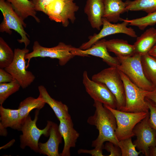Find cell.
<instances>
[{"instance_id":"5bb4252c","label":"cell","mask_w":156,"mask_h":156,"mask_svg":"<svg viewBox=\"0 0 156 156\" xmlns=\"http://www.w3.org/2000/svg\"><path fill=\"white\" fill-rule=\"evenodd\" d=\"M106 40L105 39L99 40L90 48L84 50L75 48L71 52L75 56L85 57L91 55L99 57L110 67H117L120 64L119 61L116 57H112L109 53L105 44Z\"/></svg>"},{"instance_id":"4dcf8cb0","label":"cell","mask_w":156,"mask_h":156,"mask_svg":"<svg viewBox=\"0 0 156 156\" xmlns=\"http://www.w3.org/2000/svg\"><path fill=\"white\" fill-rule=\"evenodd\" d=\"M145 100L150 111L148 123L151 127L156 131V106L150 99L146 98Z\"/></svg>"},{"instance_id":"836d02e7","label":"cell","mask_w":156,"mask_h":156,"mask_svg":"<svg viewBox=\"0 0 156 156\" xmlns=\"http://www.w3.org/2000/svg\"><path fill=\"white\" fill-rule=\"evenodd\" d=\"M15 79L4 68H0V83L11 82Z\"/></svg>"},{"instance_id":"30bf717a","label":"cell","mask_w":156,"mask_h":156,"mask_svg":"<svg viewBox=\"0 0 156 156\" xmlns=\"http://www.w3.org/2000/svg\"><path fill=\"white\" fill-rule=\"evenodd\" d=\"M29 51L25 47L22 49H15L13 62L9 66L4 68L18 81L23 89L30 85L35 79L32 73L27 70L25 57Z\"/></svg>"},{"instance_id":"ac0fdd59","label":"cell","mask_w":156,"mask_h":156,"mask_svg":"<svg viewBox=\"0 0 156 156\" xmlns=\"http://www.w3.org/2000/svg\"><path fill=\"white\" fill-rule=\"evenodd\" d=\"M156 42V29L150 28L138 37L133 45L135 54L141 56L148 53Z\"/></svg>"},{"instance_id":"4fadbf2b","label":"cell","mask_w":156,"mask_h":156,"mask_svg":"<svg viewBox=\"0 0 156 156\" xmlns=\"http://www.w3.org/2000/svg\"><path fill=\"white\" fill-rule=\"evenodd\" d=\"M149 112L146 116L137 124L133 132L136 137L133 143L141 153L149 156L150 148L156 146V131L150 125L148 119Z\"/></svg>"},{"instance_id":"1f68e13d","label":"cell","mask_w":156,"mask_h":156,"mask_svg":"<svg viewBox=\"0 0 156 156\" xmlns=\"http://www.w3.org/2000/svg\"><path fill=\"white\" fill-rule=\"evenodd\" d=\"M33 4L36 11L45 13V9L54 0H30Z\"/></svg>"},{"instance_id":"484cf974","label":"cell","mask_w":156,"mask_h":156,"mask_svg":"<svg viewBox=\"0 0 156 156\" xmlns=\"http://www.w3.org/2000/svg\"><path fill=\"white\" fill-rule=\"evenodd\" d=\"M125 2L127 12L143 11L148 14L156 11V0H127Z\"/></svg>"},{"instance_id":"52a82bcc","label":"cell","mask_w":156,"mask_h":156,"mask_svg":"<svg viewBox=\"0 0 156 156\" xmlns=\"http://www.w3.org/2000/svg\"><path fill=\"white\" fill-rule=\"evenodd\" d=\"M119 72L124 84L126 98V105L122 111L132 113L148 112L145 100L147 91L138 87L124 73L120 70Z\"/></svg>"},{"instance_id":"9a60e30c","label":"cell","mask_w":156,"mask_h":156,"mask_svg":"<svg viewBox=\"0 0 156 156\" xmlns=\"http://www.w3.org/2000/svg\"><path fill=\"white\" fill-rule=\"evenodd\" d=\"M59 121V130L64 141L63 149L60 156H70V148L75 146L79 134L74 128L71 118L62 119Z\"/></svg>"},{"instance_id":"f1b7e54d","label":"cell","mask_w":156,"mask_h":156,"mask_svg":"<svg viewBox=\"0 0 156 156\" xmlns=\"http://www.w3.org/2000/svg\"><path fill=\"white\" fill-rule=\"evenodd\" d=\"M129 25L135 26L141 30H144L149 26H153L156 23V11L148 14L140 18L131 20L126 19Z\"/></svg>"},{"instance_id":"f546056e","label":"cell","mask_w":156,"mask_h":156,"mask_svg":"<svg viewBox=\"0 0 156 156\" xmlns=\"http://www.w3.org/2000/svg\"><path fill=\"white\" fill-rule=\"evenodd\" d=\"M131 138L119 141L118 146L121 150L122 156H138L141 153L136 151V146L133 143Z\"/></svg>"},{"instance_id":"5b68a950","label":"cell","mask_w":156,"mask_h":156,"mask_svg":"<svg viewBox=\"0 0 156 156\" xmlns=\"http://www.w3.org/2000/svg\"><path fill=\"white\" fill-rule=\"evenodd\" d=\"M75 47L71 45L66 44L60 42L55 46L47 47L41 46L37 41L33 43L32 52L26 54L25 60H27V68L29 67V62L33 58L37 57H49L57 59L58 60L59 64L63 66L75 56L71 51Z\"/></svg>"},{"instance_id":"603a6c76","label":"cell","mask_w":156,"mask_h":156,"mask_svg":"<svg viewBox=\"0 0 156 156\" xmlns=\"http://www.w3.org/2000/svg\"><path fill=\"white\" fill-rule=\"evenodd\" d=\"M105 44L109 52L114 53L116 56H130L135 54L133 45L121 39H113L106 40Z\"/></svg>"},{"instance_id":"d590c367","label":"cell","mask_w":156,"mask_h":156,"mask_svg":"<svg viewBox=\"0 0 156 156\" xmlns=\"http://www.w3.org/2000/svg\"><path fill=\"white\" fill-rule=\"evenodd\" d=\"M146 98L152 101L156 106V87H155L153 90L150 92L147 91Z\"/></svg>"},{"instance_id":"d6986e66","label":"cell","mask_w":156,"mask_h":156,"mask_svg":"<svg viewBox=\"0 0 156 156\" xmlns=\"http://www.w3.org/2000/svg\"><path fill=\"white\" fill-rule=\"evenodd\" d=\"M40 96L46 103L50 107L59 120L62 119L71 118L69 113L68 106L61 101L52 98L48 93L46 88L43 85L38 86Z\"/></svg>"},{"instance_id":"3957f363","label":"cell","mask_w":156,"mask_h":156,"mask_svg":"<svg viewBox=\"0 0 156 156\" xmlns=\"http://www.w3.org/2000/svg\"><path fill=\"white\" fill-rule=\"evenodd\" d=\"M0 10L3 16V21L0 24V32L12 34L11 29L17 32L21 38L17 40L21 44L23 43L27 48L30 43L29 35L25 30L27 24L15 12L11 4L5 0H0Z\"/></svg>"},{"instance_id":"cb8c5ba5","label":"cell","mask_w":156,"mask_h":156,"mask_svg":"<svg viewBox=\"0 0 156 156\" xmlns=\"http://www.w3.org/2000/svg\"><path fill=\"white\" fill-rule=\"evenodd\" d=\"M46 103L39 96L37 98L28 97L21 101L18 109L21 124L24 122L27 117L32 109H36L40 110L44 106Z\"/></svg>"},{"instance_id":"74e56055","label":"cell","mask_w":156,"mask_h":156,"mask_svg":"<svg viewBox=\"0 0 156 156\" xmlns=\"http://www.w3.org/2000/svg\"><path fill=\"white\" fill-rule=\"evenodd\" d=\"M149 156H156V146L150 148L149 151Z\"/></svg>"},{"instance_id":"ba28073f","label":"cell","mask_w":156,"mask_h":156,"mask_svg":"<svg viewBox=\"0 0 156 156\" xmlns=\"http://www.w3.org/2000/svg\"><path fill=\"white\" fill-rule=\"evenodd\" d=\"M104 105L111 111L116 118L117 127L115 134L119 141L135 136L133 132L134 128L146 116L148 112H127Z\"/></svg>"},{"instance_id":"d4e9b609","label":"cell","mask_w":156,"mask_h":156,"mask_svg":"<svg viewBox=\"0 0 156 156\" xmlns=\"http://www.w3.org/2000/svg\"><path fill=\"white\" fill-rule=\"evenodd\" d=\"M141 60L146 77L156 87V58L147 53L141 56Z\"/></svg>"},{"instance_id":"2e32d148","label":"cell","mask_w":156,"mask_h":156,"mask_svg":"<svg viewBox=\"0 0 156 156\" xmlns=\"http://www.w3.org/2000/svg\"><path fill=\"white\" fill-rule=\"evenodd\" d=\"M49 138L44 143L39 142L38 153L48 156H60L58 148L62 142V137L60 132L59 126L51 121Z\"/></svg>"},{"instance_id":"d6a6232c","label":"cell","mask_w":156,"mask_h":156,"mask_svg":"<svg viewBox=\"0 0 156 156\" xmlns=\"http://www.w3.org/2000/svg\"><path fill=\"white\" fill-rule=\"evenodd\" d=\"M103 149L110 153L109 156H121V152L120 147L112 142H108L106 143Z\"/></svg>"},{"instance_id":"ffe728a7","label":"cell","mask_w":156,"mask_h":156,"mask_svg":"<svg viewBox=\"0 0 156 156\" xmlns=\"http://www.w3.org/2000/svg\"><path fill=\"white\" fill-rule=\"evenodd\" d=\"M103 18L111 23L121 21L120 15L127 12L125 2L122 0H104Z\"/></svg>"},{"instance_id":"7402d4cb","label":"cell","mask_w":156,"mask_h":156,"mask_svg":"<svg viewBox=\"0 0 156 156\" xmlns=\"http://www.w3.org/2000/svg\"><path fill=\"white\" fill-rule=\"evenodd\" d=\"M5 0L11 4L14 11L23 21L30 16L33 17L37 22H40V20L37 16L36 11L30 0Z\"/></svg>"},{"instance_id":"e0dca14e","label":"cell","mask_w":156,"mask_h":156,"mask_svg":"<svg viewBox=\"0 0 156 156\" xmlns=\"http://www.w3.org/2000/svg\"><path fill=\"white\" fill-rule=\"evenodd\" d=\"M84 11L91 27L100 30L104 13V0H87Z\"/></svg>"},{"instance_id":"44dd1931","label":"cell","mask_w":156,"mask_h":156,"mask_svg":"<svg viewBox=\"0 0 156 156\" xmlns=\"http://www.w3.org/2000/svg\"><path fill=\"white\" fill-rule=\"evenodd\" d=\"M0 115V126L5 128L10 127L20 131L22 124L18 109L5 108L1 105Z\"/></svg>"},{"instance_id":"7c38bea8","label":"cell","mask_w":156,"mask_h":156,"mask_svg":"<svg viewBox=\"0 0 156 156\" xmlns=\"http://www.w3.org/2000/svg\"><path fill=\"white\" fill-rule=\"evenodd\" d=\"M121 23L113 24L103 18L102 28L98 34H94L89 37L88 40L83 43L79 48L84 50L90 48L96 42L103 38L110 35L118 34H123L133 38L137 37L134 29L128 27L129 23L126 19L121 18Z\"/></svg>"},{"instance_id":"7a4b0ae2","label":"cell","mask_w":156,"mask_h":156,"mask_svg":"<svg viewBox=\"0 0 156 156\" xmlns=\"http://www.w3.org/2000/svg\"><path fill=\"white\" fill-rule=\"evenodd\" d=\"M120 64L117 68L134 84L145 91L150 92L154 86L146 77L141 62V56L134 54L128 56H116Z\"/></svg>"},{"instance_id":"8992f818","label":"cell","mask_w":156,"mask_h":156,"mask_svg":"<svg viewBox=\"0 0 156 156\" xmlns=\"http://www.w3.org/2000/svg\"><path fill=\"white\" fill-rule=\"evenodd\" d=\"M39 110L36 109L34 120H32L29 114L22 124L20 131L22 134L20 136V147L22 149L28 146L35 152L38 153V141L41 135L46 137L49 135L51 121H47V125L43 129H40L36 126Z\"/></svg>"},{"instance_id":"83f0119b","label":"cell","mask_w":156,"mask_h":156,"mask_svg":"<svg viewBox=\"0 0 156 156\" xmlns=\"http://www.w3.org/2000/svg\"><path fill=\"white\" fill-rule=\"evenodd\" d=\"M21 87L15 79L10 82L0 83V105H2L10 96L18 91Z\"/></svg>"},{"instance_id":"8fae6325","label":"cell","mask_w":156,"mask_h":156,"mask_svg":"<svg viewBox=\"0 0 156 156\" xmlns=\"http://www.w3.org/2000/svg\"><path fill=\"white\" fill-rule=\"evenodd\" d=\"M82 81L87 92L94 101L99 102L112 108L116 109V98L104 84L91 79L86 71L83 72Z\"/></svg>"},{"instance_id":"e575fe53","label":"cell","mask_w":156,"mask_h":156,"mask_svg":"<svg viewBox=\"0 0 156 156\" xmlns=\"http://www.w3.org/2000/svg\"><path fill=\"white\" fill-rule=\"evenodd\" d=\"M77 152L79 154L88 153L91 155L92 156H104L103 154L102 150L97 149L95 148L94 149L91 150L80 149Z\"/></svg>"},{"instance_id":"8d00e7d4","label":"cell","mask_w":156,"mask_h":156,"mask_svg":"<svg viewBox=\"0 0 156 156\" xmlns=\"http://www.w3.org/2000/svg\"><path fill=\"white\" fill-rule=\"evenodd\" d=\"M148 53L151 55L156 58V42L149 51Z\"/></svg>"},{"instance_id":"9c48e42d","label":"cell","mask_w":156,"mask_h":156,"mask_svg":"<svg viewBox=\"0 0 156 156\" xmlns=\"http://www.w3.org/2000/svg\"><path fill=\"white\" fill-rule=\"evenodd\" d=\"M74 0H54L45 9V14L50 20L68 26L69 21L73 23L76 20L75 13L79 6Z\"/></svg>"},{"instance_id":"4316f807","label":"cell","mask_w":156,"mask_h":156,"mask_svg":"<svg viewBox=\"0 0 156 156\" xmlns=\"http://www.w3.org/2000/svg\"><path fill=\"white\" fill-rule=\"evenodd\" d=\"M14 56V51L4 39L0 37V68H5L9 66Z\"/></svg>"},{"instance_id":"6da1fadb","label":"cell","mask_w":156,"mask_h":156,"mask_svg":"<svg viewBox=\"0 0 156 156\" xmlns=\"http://www.w3.org/2000/svg\"><path fill=\"white\" fill-rule=\"evenodd\" d=\"M93 105L95 108L94 114L89 117L87 122L95 126L98 130L97 138L92 142V146L97 149H103V143L106 141L118 145L119 141L115 134L117 127L116 118L110 110L103 103L94 101Z\"/></svg>"},{"instance_id":"277c9868","label":"cell","mask_w":156,"mask_h":156,"mask_svg":"<svg viewBox=\"0 0 156 156\" xmlns=\"http://www.w3.org/2000/svg\"><path fill=\"white\" fill-rule=\"evenodd\" d=\"M92 79L104 84L115 97L116 109L122 111L126 105L125 88L119 70L116 67H110L94 75Z\"/></svg>"}]
</instances>
